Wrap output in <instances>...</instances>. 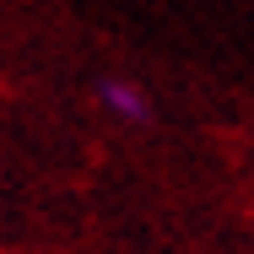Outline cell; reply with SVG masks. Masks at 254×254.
Instances as JSON below:
<instances>
[{
  "label": "cell",
  "mask_w": 254,
  "mask_h": 254,
  "mask_svg": "<svg viewBox=\"0 0 254 254\" xmlns=\"http://www.w3.org/2000/svg\"><path fill=\"white\" fill-rule=\"evenodd\" d=\"M98 98H103V108H114L119 119H146V114H152V103L141 98L130 81H103V87H98Z\"/></svg>",
  "instance_id": "cell-1"
}]
</instances>
